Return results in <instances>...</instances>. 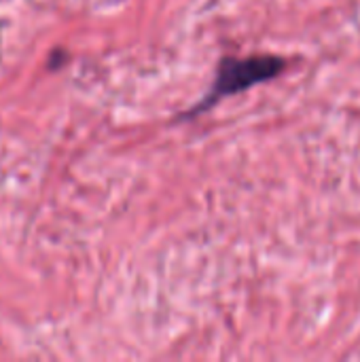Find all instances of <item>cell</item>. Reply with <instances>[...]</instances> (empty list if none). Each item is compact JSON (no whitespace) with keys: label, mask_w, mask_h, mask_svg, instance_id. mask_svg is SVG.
Wrapping results in <instances>:
<instances>
[{"label":"cell","mask_w":360,"mask_h":362,"mask_svg":"<svg viewBox=\"0 0 360 362\" xmlns=\"http://www.w3.org/2000/svg\"><path fill=\"white\" fill-rule=\"evenodd\" d=\"M286 62L278 55H250V57H223L216 68L214 83L208 95L191 110L187 117H195L204 110H210L216 102L242 93L255 85L276 78L284 70Z\"/></svg>","instance_id":"6da1fadb"}]
</instances>
